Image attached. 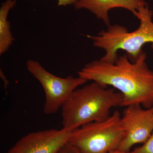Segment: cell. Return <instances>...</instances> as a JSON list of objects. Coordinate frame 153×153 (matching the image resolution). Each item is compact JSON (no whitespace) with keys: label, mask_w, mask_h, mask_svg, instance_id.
I'll list each match as a JSON object with an SVG mask.
<instances>
[{"label":"cell","mask_w":153,"mask_h":153,"mask_svg":"<svg viewBox=\"0 0 153 153\" xmlns=\"http://www.w3.org/2000/svg\"><path fill=\"white\" fill-rule=\"evenodd\" d=\"M146 59V53L143 51L135 62L126 54L118 56L114 63L94 60L77 74L88 81L119 90L123 97L121 106L138 104L148 109L153 106V71L148 67Z\"/></svg>","instance_id":"obj_1"},{"label":"cell","mask_w":153,"mask_h":153,"mask_svg":"<svg viewBox=\"0 0 153 153\" xmlns=\"http://www.w3.org/2000/svg\"><path fill=\"white\" fill-rule=\"evenodd\" d=\"M123 98L120 92L96 82L76 88L61 107L63 128L72 131L89 123L106 120L111 108L121 106Z\"/></svg>","instance_id":"obj_2"},{"label":"cell","mask_w":153,"mask_h":153,"mask_svg":"<svg viewBox=\"0 0 153 153\" xmlns=\"http://www.w3.org/2000/svg\"><path fill=\"white\" fill-rule=\"evenodd\" d=\"M153 12L147 4L140 7L135 16L140 21L139 27L129 32L121 25H110L106 30H102L97 36L87 35L93 41L94 47L105 51V55L100 60L114 63L117 59V52L121 49L125 51L129 59L132 62L137 60L143 52L144 45L151 43L153 49Z\"/></svg>","instance_id":"obj_3"},{"label":"cell","mask_w":153,"mask_h":153,"mask_svg":"<svg viewBox=\"0 0 153 153\" xmlns=\"http://www.w3.org/2000/svg\"><path fill=\"white\" fill-rule=\"evenodd\" d=\"M125 137L120 113L106 120L83 125L71 131L68 143L82 153H108L117 150Z\"/></svg>","instance_id":"obj_4"},{"label":"cell","mask_w":153,"mask_h":153,"mask_svg":"<svg viewBox=\"0 0 153 153\" xmlns=\"http://www.w3.org/2000/svg\"><path fill=\"white\" fill-rule=\"evenodd\" d=\"M26 66L29 72L40 82L44 88L45 95L44 111L47 115L57 112L72 92L88 81L79 76L76 77L69 75L62 78L55 76L36 60H28Z\"/></svg>","instance_id":"obj_5"},{"label":"cell","mask_w":153,"mask_h":153,"mask_svg":"<svg viewBox=\"0 0 153 153\" xmlns=\"http://www.w3.org/2000/svg\"><path fill=\"white\" fill-rule=\"evenodd\" d=\"M125 137L118 150L130 152L134 145L144 143L153 131V106L143 109L140 105L126 107L121 117Z\"/></svg>","instance_id":"obj_6"},{"label":"cell","mask_w":153,"mask_h":153,"mask_svg":"<svg viewBox=\"0 0 153 153\" xmlns=\"http://www.w3.org/2000/svg\"><path fill=\"white\" fill-rule=\"evenodd\" d=\"M71 132L63 128L31 132L22 137L7 153H57L68 142Z\"/></svg>","instance_id":"obj_7"},{"label":"cell","mask_w":153,"mask_h":153,"mask_svg":"<svg viewBox=\"0 0 153 153\" xmlns=\"http://www.w3.org/2000/svg\"><path fill=\"white\" fill-rule=\"evenodd\" d=\"M146 4L144 0H77L74 5L76 10L84 9L90 11L108 27L110 25L108 12L111 9H126L135 16L140 7Z\"/></svg>","instance_id":"obj_8"},{"label":"cell","mask_w":153,"mask_h":153,"mask_svg":"<svg viewBox=\"0 0 153 153\" xmlns=\"http://www.w3.org/2000/svg\"><path fill=\"white\" fill-rule=\"evenodd\" d=\"M17 0H6L0 8V55L9 50L15 38L11 32L10 25L8 21L9 12L16 4Z\"/></svg>","instance_id":"obj_9"},{"label":"cell","mask_w":153,"mask_h":153,"mask_svg":"<svg viewBox=\"0 0 153 153\" xmlns=\"http://www.w3.org/2000/svg\"><path fill=\"white\" fill-rule=\"evenodd\" d=\"M132 152L133 153H153V131L142 146L136 148Z\"/></svg>","instance_id":"obj_10"},{"label":"cell","mask_w":153,"mask_h":153,"mask_svg":"<svg viewBox=\"0 0 153 153\" xmlns=\"http://www.w3.org/2000/svg\"><path fill=\"white\" fill-rule=\"evenodd\" d=\"M57 153H82L79 149L67 143Z\"/></svg>","instance_id":"obj_11"},{"label":"cell","mask_w":153,"mask_h":153,"mask_svg":"<svg viewBox=\"0 0 153 153\" xmlns=\"http://www.w3.org/2000/svg\"><path fill=\"white\" fill-rule=\"evenodd\" d=\"M77 0H57L59 6H66L69 5L74 4Z\"/></svg>","instance_id":"obj_12"},{"label":"cell","mask_w":153,"mask_h":153,"mask_svg":"<svg viewBox=\"0 0 153 153\" xmlns=\"http://www.w3.org/2000/svg\"><path fill=\"white\" fill-rule=\"evenodd\" d=\"M0 76H1V78L2 79L3 81H4L5 89L7 90L9 84V82L8 80L7 79V78H6L5 75L4 74V72L2 71L1 69V71H0Z\"/></svg>","instance_id":"obj_13"},{"label":"cell","mask_w":153,"mask_h":153,"mask_svg":"<svg viewBox=\"0 0 153 153\" xmlns=\"http://www.w3.org/2000/svg\"><path fill=\"white\" fill-rule=\"evenodd\" d=\"M108 153H133L132 152H123V151L119 150H114L111 151V152H109Z\"/></svg>","instance_id":"obj_14"}]
</instances>
